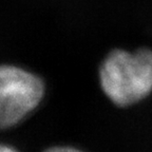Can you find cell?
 Wrapping results in <instances>:
<instances>
[{
	"label": "cell",
	"instance_id": "cell-1",
	"mask_svg": "<svg viewBox=\"0 0 152 152\" xmlns=\"http://www.w3.org/2000/svg\"><path fill=\"white\" fill-rule=\"evenodd\" d=\"M100 81L108 97L118 106L142 99L152 90V51H113L100 68Z\"/></svg>",
	"mask_w": 152,
	"mask_h": 152
},
{
	"label": "cell",
	"instance_id": "cell-2",
	"mask_svg": "<svg viewBox=\"0 0 152 152\" xmlns=\"http://www.w3.org/2000/svg\"><path fill=\"white\" fill-rule=\"evenodd\" d=\"M42 95L39 77L20 68L0 66V128L18 123L37 107Z\"/></svg>",
	"mask_w": 152,
	"mask_h": 152
},
{
	"label": "cell",
	"instance_id": "cell-3",
	"mask_svg": "<svg viewBox=\"0 0 152 152\" xmlns=\"http://www.w3.org/2000/svg\"><path fill=\"white\" fill-rule=\"evenodd\" d=\"M45 152H81V151L71 147H53L45 150Z\"/></svg>",
	"mask_w": 152,
	"mask_h": 152
},
{
	"label": "cell",
	"instance_id": "cell-4",
	"mask_svg": "<svg viewBox=\"0 0 152 152\" xmlns=\"http://www.w3.org/2000/svg\"><path fill=\"white\" fill-rule=\"evenodd\" d=\"M0 152H16V151L14 149H12V148L7 147V146L0 145Z\"/></svg>",
	"mask_w": 152,
	"mask_h": 152
}]
</instances>
